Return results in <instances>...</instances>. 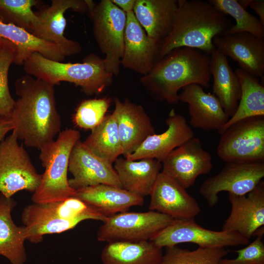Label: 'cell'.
Instances as JSON below:
<instances>
[{
	"mask_svg": "<svg viewBox=\"0 0 264 264\" xmlns=\"http://www.w3.org/2000/svg\"><path fill=\"white\" fill-rule=\"evenodd\" d=\"M17 204L12 198L0 194V255L12 264H24L27 256L24 243L26 240L25 226L13 221L11 212Z\"/></svg>",
	"mask_w": 264,
	"mask_h": 264,
	"instance_id": "obj_26",
	"label": "cell"
},
{
	"mask_svg": "<svg viewBox=\"0 0 264 264\" xmlns=\"http://www.w3.org/2000/svg\"><path fill=\"white\" fill-rule=\"evenodd\" d=\"M219 133L217 153L226 163L264 162V116L240 120Z\"/></svg>",
	"mask_w": 264,
	"mask_h": 264,
	"instance_id": "obj_7",
	"label": "cell"
},
{
	"mask_svg": "<svg viewBox=\"0 0 264 264\" xmlns=\"http://www.w3.org/2000/svg\"><path fill=\"white\" fill-rule=\"evenodd\" d=\"M235 72L241 84V98L235 113L221 131L243 119L264 116V85L260 83L258 77L240 68L236 69Z\"/></svg>",
	"mask_w": 264,
	"mask_h": 264,
	"instance_id": "obj_30",
	"label": "cell"
},
{
	"mask_svg": "<svg viewBox=\"0 0 264 264\" xmlns=\"http://www.w3.org/2000/svg\"><path fill=\"white\" fill-rule=\"evenodd\" d=\"M167 129L148 137L132 154L124 156L130 160L152 158L160 162L174 149L194 137L185 118L172 109L166 120Z\"/></svg>",
	"mask_w": 264,
	"mask_h": 264,
	"instance_id": "obj_19",
	"label": "cell"
},
{
	"mask_svg": "<svg viewBox=\"0 0 264 264\" xmlns=\"http://www.w3.org/2000/svg\"><path fill=\"white\" fill-rule=\"evenodd\" d=\"M80 138L78 131L66 129L59 132L56 140L40 149L39 159L44 171L31 197L33 203L59 202L75 195L76 190L69 184L67 172L72 149Z\"/></svg>",
	"mask_w": 264,
	"mask_h": 264,
	"instance_id": "obj_5",
	"label": "cell"
},
{
	"mask_svg": "<svg viewBox=\"0 0 264 264\" xmlns=\"http://www.w3.org/2000/svg\"><path fill=\"white\" fill-rule=\"evenodd\" d=\"M150 196L149 209L173 219H195L201 212L198 201L186 189L162 171Z\"/></svg>",
	"mask_w": 264,
	"mask_h": 264,
	"instance_id": "obj_15",
	"label": "cell"
},
{
	"mask_svg": "<svg viewBox=\"0 0 264 264\" xmlns=\"http://www.w3.org/2000/svg\"><path fill=\"white\" fill-rule=\"evenodd\" d=\"M110 103L108 97L83 100L73 115V122L79 128L91 131L103 121Z\"/></svg>",
	"mask_w": 264,
	"mask_h": 264,
	"instance_id": "obj_37",
	"label": "cell"
},
{
	"mask_svg": "<svg viewBox=\"0 0 264 264\" xmlns=\"http://www.w3.org/2000/svg\"><path fill=\"white\" fill-rule=\"evenodd\" d=\"M111 1L126 13L133 11L135 0H111Z\"/></svg>",
	"mask_w": 264,
	"mask_h": 264,
	"instance_id": "obj_41",
	"label": "cell"
},
{
	"mask_svg": "<svg viewBox=\"0 0 264 264\" xmlns=\"http://www.w3.org/2000/svg\"></svg>",
	"mask_w": 264,
	"mask_h": 264,
	"instance_id": "obj_43",
	"label": "cell"
},
{
	"mask_svg": "<svg viewBox=\"0 0 264 264\" xmlns=\"http://www.w3.org/2000/svg\"><path fill=\"white\" fill-rule=\"evenodd\" d=\"M83 142L94 154L112 164L123 154L114 114L106 115Z\"/></svg>",
	"mask_w": 264,
	"mask_h": 264,
	"instance_id": "obj_31",
	"label": "cell"
},
{
	"mask_svg": "<svg viewBox=\"0 0 264 264\" xmlns=\"http://www.w3.org/2000/svg\"><path fill=\"white\" fill-rule=\"evenodd\" d=\"M215 49L236 62L241 69L262 77L264 74V39L247 32L215 37Z\"/></svg>",
	"mask_w": 264,
	"mask_h": 264,
	"instance_id": "obj_18",
	"label": "cell"
},
{
	"mask_svg": "<svg viewBox=\"0 0 264 264\" xmlns=\"http://www.w3.org/2000/svg\"><path fill=\"white\" fill-rule=\"evenodd\" d=\"M13 129L14 125L10 118L0 117V143L4 140L6 134Z\"/></svg>",
	"mask_w": 264,
	"mask_h": 264,
	"instance_id": "obj_39",
	"label": "cell"
},
{
	"mask_svg": "<svg viewBox=\"0 0 264 264\" xmlns=\"http://www.w3.org/2000/svg\"><path fill=\"white\" fill-rule=\"evenodd\" d=\"M208 1L221 12L235 19L236 23L231 26L226 35L247 32L260 38L264 39V26L259 19L242 8L237 0Z\"/></svg>",
	"mask_w": 264,
	"mask_h": 264,
	"instance_id": "obj_33",
	"label": "cell"
},
{
	"mask_svg": "<svg viewBox=\"0 0 264 264\" xmlns=\"http://www.w3.org/2000/svg\"><path fill=\"white\" fill-rule=\"evenodd\" d=\"M46 204L56 216L63 220L80 222L86 220H95L104 222L108 219L93 207L74 197Z\"/></svg>",
	"mask_w": 264,
	"mask_h": 264,
	"instance_id": "obj_35",
	"label": "cell"
},
{
	"mask_svg": "<svg viewBox=\"0 0 264 264\" xmlns=\"http://www.w3.org/2000/svg\"><path fill=\"white\" fill-rule=\"evenodd\" d=\"M114 109L119 137L126 156L137 149L144 141L155 132L151 119L144 108L126 99H114Z\"/></svg>",
	"mask_w": 264,
	"mask_h": 264,
	"instance_id": "obj_21",
	"label": "cell"
},
{
	"mask_svg": "<svg viewBox=\"0 0 264 264\" xmlns=\"http://www.w3.org/2000/svg\"><path fill=\"white\" fill-rule=\"evenodd\" d=\"M232 25L230 19L208 1L178 0L171 29L161 42L157 60L182 47L210 55L215 50L213 38L225 35Z\"/></svg>",
	"mask_w": 264,
	"mask_h": 264,
	"instance_id": "obj_2",
	"label": "cell"
},
{
	"mask_svg": "<svg viewBox=\"0 0 264 264\" xmlns=\"http://www.w3.org/2000/svg\"><path fill=\"white\" fill-rule=\"evenodd\" d=\"M231 210L221 230L236 232L250 240L264 225V183L245 195L228 194Z\"/></svg>",
	"mask_w": 264,
	"mask_h": 264,
	"instance_id": "obj_16",
	"label": "cell"
},
{
	"mask_svg": "<svg viewBox=\"0 0 264 264\" xmlns=\"http://www.w3.org/2000/svg\"><path fill=\"white\" fill-rule=\"evenodd\" d=\"M40 3L38 0H0V22L15 25L32 33L39 23L32 8Z\"/></svg>",
	"mask_w": 264,
	"mask_h": 264,
	"instance_id": "obj_34",
	"label": "cell"
},
{
	"mask_svg": "<svg viewBox=\"0 0 264 264\" xmlns=\"http://www.w3.org/2000/svg\"><path fill=\"white\" fill-rule=\"evenodd\" d=\"M162 248L152 242H109L101 254L103 264H159Z\"/></svg>",
	"mask_w": 264,
	"mask_h": 264,
	"instance_id": "obj_29",
	"label": "cell"
},
{
	"mask_svg": "<svg viewBox=\"0 0 264 264\" xmlns=\"http://www.w3.org/2000/svg\"><path fill=\"white\" fill-rule=\"evenodd\" d=\"M264 177V162H227L216 175L206 179L199 193L211 207L215 206L221 192L237 196L253 190Z\"/></svg>",
	"mask_w": 264,
	"mask_h": 264,
	"instance_id": "obj_11",
	"label": "cell"
},
{
	"mask_svg": "<svg viewBox=\"0 0 264 264\" xmlns=\"http://www.w3.org/2000/svg\"><path fill=\"white\" fill-rule=\"evenodd\" d=\"M73 197L93 207L107 217L127 211L131 207L142 206L144 198L122 188L100 184L76 190Z\"/></svg>",
	"mask_w": 264,
	"mask_h": 264,
	"instance_id": "obj_22",
	"label": "cell"
},
{
	"mask_svg": "<svg viewBox=\"0 0 264 264\" xmlns=\"http://www.w3.org/2000/svg\"><path fill=\"white\" fill-rule=\"evenodd\" d=\"M71 9L83 14L88 11L87 0H52L49 6L35 12L39 23L32 34L36 37L57 45L66 56L79 53L81 44L65 37L66 21L65 12Z\"/></svg>",
	"mask_w": 264,
	"mask_h": 264,
	"instance_id": "obj_12",
	"label": "cell"
},
{
	"mask_svg": "<svg viewBox=\"0 0 264 264\" xmlns=\"http://www.w3.org/2000/svg\"><path fill=\"white\" fill-rule=\"evenodd\" d=\"M23 65L26 74L54 86L61 82L73 83L87 95L101 93L111 84L114 76L106 69L104 59L94 53L82 63H71L51 60L34 52Z\"/></svg>",
	"mask_w": 264,
	"mask_h": 264,
	"instance_id": "obj_4",
	"label": "cell"
},
{
	"mask_svg": "<svg viewBox=\"0 0 264 264\" xmlns=\"http://www.w3.org/2000/svg\"><path fill=\"white\" fill-rule=\"evenodd\" d=\"M113 167L122 188L144 198L150 196L161 172L162 163L152 158L130 160L119 157Z\"/></svg>",
	"mask_w": 264,
	"mask_h": 264,
	"instance_id": "obj_23",
	"label": "cell"
},
{
	"mask_svg": "<svg viewBox=\"0 0 264 264\" xmlns=\"http://www.w3.org/2000/svg\"><path fill=\"white\" fill-rule=\"evenodd\" d=\"M249 6L257 13L260 21L264 26V0H252Z\"/></svg>",
	"mask_w": 264,
	"mask_h": 264,
	"instance_id": "obj_40",
	"label": "cell"
},
{
	"mask_svg": "<svg viewBox=\"0 0 264 264\" xmlns=\"http://www.w3.org/2000/svg\"><path fill=\"white\" fill-rule=\"evenodd\" d=\"M239 4L244 9H246L249 6L252 0H237Z\"/></svg>",
	"mask_w": 264,
	"mask_h": 264,
	"instance_id": "obj_42",
	"label": "cell"
},
{
	"mask_svg": "<svg viewBox=\"0 0 264 264\" xmlns=\"http://www.w3.org/2000/svg\"><path fill=\"white\" fill-rule=\"evenodd\" d=\"M22 221L26 229V240L38 243L47 234L60 233L74 228L81 222L59 218L46 204L33 203L25 206L22 213Z\"/></svg>",
	"mask_w": 264,
	"mask_h": 264,
	"instance_id": "obj_28",
	"label": "cell"
},
{
	"mask_svg": "<svg viewBox=\"0 0 264 264\" xmlns=\"http://www.w3.org/2000/svg\"><path fill=\"white\" fill-rule=\"evenodd\" d=\"M88 13L92 21L94 39L105 55L106 69L117 76L123 54L126 13L111 0H101Z\"/></svg>",
	"mask_w": 264,
	"mask_h": 264,
	"instance_id": "obj_6",
	"label": "cell"
},
{
	"mask_svg": "<svg viewBox=\"0 0 264 264\" xmlns=\"http://www.w3.org/2000/svg\"><path fill=\"white\" fill-rule=\"evenodd\" d=\"M18 140L13 130L0 143V192L7 198L23 190L33 193L42 179Z\"/></svg>",
	"mask_w": 264,
	"mask_h": 264,
	"instance_id": "obj_8",
	"label": "cell"
},
{
	"mask_svg": "<svg viewBox=\"0 0 264 264\" xmlns=\"http://www.w3.org/2000/svg\"><path fill=\"white\" fill-rule=\"evenodd\" d=\"M229 253L225 247H199L194 250L175 245L166 247L159 264H220Z\"/></svg>",
	"mask_w": 264,
	"mask_h": 264,
	"instance_id": "obj_32",
	"label": "cell"
},
{
	"mask_svg": "<svg viewBox=\"0 0 264 264\" xmlns=\"http://www.w3.org/2000/svg\"><path fill=\"white\" fill-rule=\"evenodd\" d=\"M178 0H135L133 12L148 36L159 42L169 33Z\"/></svg>",
	"mask_w": 264,
	"mask_h": 264,
	"instance_id": "obj_24",
	"label": "cell"
},
{
	"mask_svg": "<svg viewBox=\"0 0 264 264\" xmlns=\"http://www.w3.org/2000/svg\"><path fill=\"white\" fill-rule=\"evenodd\" d=\"M15 88L19 98L10 116L13 130L26 146L40 150L61 132L54 86L25 74L16 80Z\"/></svg>",
	"mask_w": 264,
	"mask_h": 264,
	"instance_id": "obj_1",
	"label": "cell"
},
{
	"mask_svg": "<svg viewBox=\"0 0 264 264\" xmlns=\"http://www.w3.org/2000/svg\"><path fill=\"white\" fill-rule=\"evenodd\" d=\"M150 241L161 248L182 243H192L203 248H226L246 245L250 242L249 240L236 232L205 228L195 219H173Z\"/></svg>",
	"mask_w": 264,
	"mask_h": 264,
	"instance_id": "obj_10",
	"label": "cell"
},
{
	"mask_svg": "<svg viewBox=\"0 0 264 264\" xmlns=\"http://www.w3.org/2000/svg\"><path fill=\"white\" fill-rule=\"evenodd\" d=\"M161 163L162 172L186 189L193 186L199 176L208 174L213 168L212 155L203 148L200 140L195 137L172 151Z\"/></svg>",
	"mask_w": 264,
	"mask_h": 264,
	"instance_id": "obj_13",
	"label": "cell"
},
{
	"mask_svg": "<svg viewBox=\"0 0 264 264\" xmlns=\"http://www.w3.org/2000/svg\"><path fill=\"white\" fill-rule=\"evenodd\" d=\"M264 227L255 234L256 238L246 246L234 251L238 254L234 259H222L220 264H264Z\"/></svg>",
	"mask_w": 264,
	"mask_h": 264,
	"instance_id": "obj_38",
	"label": "cell"
},
{
	"mask_svg": "<svg viewBox=\"0 0 264 264\" xmlns=\"http://www.w3.org/2000/svg\"><path fill=\"white\" fill-rule=\"evenodd\" d=\"M178 101L187 104L189 123L195 128L217 130L219 132L229 119L217 97L205 92L198 84L182 88L178 94Z\"/></svg>",
	"mask_w": 264,
	"mask_h": 264,
	"instance_id": "obj_20",
	"label": "cell"
},
{
	"mask_svg": "<svg viewBox=\"0 0 264 264\" xmlns=\"http://www.w3.org/2000/svg\"><path fill=\"white\" fill-rule=\"evenodd\" d=\"M16 55L15 45L6 39H0V116L3 117L10 118L15 102L9 90L8 75Z\"/></svg>",
	"mask_w": 264,
	"mask_h": 264,
	"instance_id": "obj_36",
	"label": "cell"
},
{
	"mask_svg": "<svg viewBox=\"0 0 264 264\" xmlns=\"http://www.w3.org/2000/svg\"><path fill=\"white\" fill-rule=\"evenodd\" d=\"M68 169L73 176L68 179L69 184L75 190L100 184L122 188L112 164L96 155L80 140L72 149Z\"/></svg>",
	"mask_w": 264,
	"mask_h": 264,
	"instance_id": "obj_14",
	"label": "cell"
},
{
	"mask_svg": "<svg viewBox=\"0 0 264 264\" xmlns=\"http://www.w3.org/2000/svg\"><path fill=\"white\" fill-rule=\"evenodd\" d=\"M124 46L121 65L143 76L157 61L161 43L150 38L132 11L126 13Z\"/></svg>",
	"mask_w": 264,
	"mask_h": 264,
	"instance_id": "obj_17",
	"label": "cell"
},
{
	"mask_svg": "<svg viewBox=\"0 0 264 264\" xmlns=\"http://www.w3.org/2000/svg\"><path fill=\"white\" fill-rule=\"evenodd\" d=\"M173 220L156 211H125L108 218L97 233L102 242H137L151 241Z\"/></svg>",
	"mask_w": 264,
	"mask_h": 264,
	"instance_id": "obj_9",
	"label": "cell"
},
{
	"mask_svg": "<svg viewBox=\"0 0 264 264\" xmlns=\"http://www.w3.org/2000/svg\"><path fill=\"white\" fill-rule=\"evenodd\" d=\"M0 39L12 42L16 47L14 64L23 65L31 55L37 52L51 60L63 62L66 56L56 44L39 39L25 29L0 22Z\"/></svg>",
	"mask_w": 264,
	"mask_h": 264,
	"instance_id": "obj_27",
	"label": "cell"
},
{
	"mask_svg": "<svg viewBox=\"0 0 264 264\" xmlns=\"http://www.w3.org/2000/svg\"><path fill=\"white\" fill-rule=\"evenodd\" d=\"M209 69L213 78L212 93L231 117L236 111L241 98L239 79L229 66L227 57L216 49L210 54Z\"/></svg>",
	"mask_w": 264,
	"mask_h": 264,
	"instance_id": "obj_25",
	"label": "cell"
},
{
	"mask_svg": "<svg viewBox=\"0 0 264 264\" xmlns=\"http://www.w3.org/2000/svg\"><path fill=\"white\" fill-rule=\"evenodd\" d=\"M210 59V55L197 49L177 48L157 60L140 81L154 99L177 104L178 91L184 87L198 84L209 88Z\"/></svg>",
	"mask_w": 264,
	"mask_h": 264,
	"instance_id": "obj_3",
	"label": "cell"
}]
</instances>
